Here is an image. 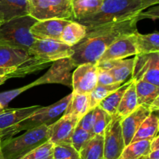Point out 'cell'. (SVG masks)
<instances>
[{
  "label": "cell",
  "instance_id": "cell-1",
  "mask_svg": "<svg viewBox=\"0 0 159 159\" xmlns=\"http://www.w3.org/2000/svg\"><path fill=\"white\" fill-rule=\"evenodd\" d=\"M139 15V14H138ZM138 16L130 19L87 28L85 38L72 47L71 58L76 65L98 61L102 54L116 40L138 32Z\"/></svg>",
  "mask_w": 159,
  "mask_h": 159
},
{
  "label": "cell",
  "instance_id": "cell-2",
  "mask_svg": "<svg viewBox=\"0 0 159 159\" xmlns=\"http://www.w3.org/2000/svg\"><path fill=\"white\" fill-rule=\"evenodd\" d=\"M142 11L141 0H103L97 12L76 22L87 28H93L133 18Z\"/></svg>",
  "mask_w": 159,
  "mask_h": 159
},
{
  "label": "cell",
  "instance_id": "cell-3",
  "mask_svg": "<svg viewBox=\"0 0 159 159\" xmlns=\"http://www.w3.org/2000/svg\"><path fill=\"white\" fill-rule=\"evenodd\" d=\"M50 139V125L28 130L21 136L9 138L0 142L4 159H21L23 156Z\"/></svg>",
  "mask_w": 159,
  "mask_h": 159
},
{
  "label": "cell",
  "instance_id": "cell-4",
  "mask_svg": "<svg viewBox=\"0 0 159 159\" xmlns=\"http://www.w3.org/2000/svg\"><path fill=\"white\" fill-rule=\"evenodd\" d=\"M37 22L29 15L3 22L0 26V44L28 51L36 40L31 35L30 28Z\"/></svg>",
  "mask_w": 159,
  "mask_h": 159
},
{
  "label": "cell",
  "instance_id": "cell-5",
  "mask_svg": "<svg viewBox=\"0 0 159 159\" xmlns=\"http://www.w3.org/2000/svg\"><path fill=\"white\" fill-rule=\"evenodd\" d=\"M71 97L72 93L68 95L52 105L45 107H41L20 124L7 128L11 138L22 130H28L42 125H49L48 124H53L54 120L59 117L65 111Z\"/></svg>",
  "mask_w": 159,
  "mask_h": 159
},
{
  "label": "cell",
  "instance_id": "cell-6",
  "mask_svg": "<svg viewBox=\"0 0 159 159\" xmlns=\"http://www.w3.org/2000/svg\"><path fill=\"white\" fill-rule=\"evenodd\" d=\"M27 12L37 21L74 20L71 0H27Z\"/></svg>",
  "mask_w": 159,
  "mask_h": 159
},
{
  "label": "cell",
  "instance_id": "cell-7",
  "mask_svg": "<svg viewBox=\"0 0 159 159\" xmlns=\"http://www.w3.org/2000/svg\"><path fill=\"white\" fill-rule=\"evenodd\" d=\"M48 62L31 56L27 51L0 44V68H26L34 67L43 69Z\"/></svg>",
  "mask_w": 159,
  "mask_h": 159
},
{
  "label": "cell",
  "instance_id": "cell-8",
  "mask_svg": "<svg viewBox=\"0 0 159 159\" xmlns=\"http://www.w3.org/2000/svg\"><path fill=\"white\" fill-rule=\"evenodd\" d=\"M77 68L71 57H65L53 62L51 68L44 75L33 82V85L37 86L44 84H61L72 88V74Z\"/></svg>",
  "mask_w": 159,
  "mask_h": 159
},
{
  "label": "cell",
  "instance_id": "cell-9",
  "mask_svg": "<svg viewBox=\"0 0 159 159\" xmlns=\"http://www.w3.org/2000/svg\"><path fill=\"white\" fill-rule=\"evenodd\" d=\"M31 56L48 62L71 57L74 52L71 47L52 40H36L28 50Z\"/></svg>",
  "mask_w": 159,
  "mask_h": 159
},
{
  "label": "cell",
  "instance_id": "cell-10",
  "mask_svg": "<svg viewBox=\"0 0 159 159\" xmlns=\"http://www.w3.org/2000/svg\"><path fill=\"white\" fill-rule=\"evenodd\" d=\"M132 79L159 86V52L135 55Z\"/></svg>",
  "mask_w": 159,
  "mask_h": 159
},
{
  "label": "cell",
  "instance_id": "cell-11",
  "mask_svg": "<svg viewBox=\"0 0 159 159\" xmlns=\"http://www.w3.org/2000/svg\"><path fill=\"white\" fill-rule=\"evenodd\" d=\"M103 138V159L119 158L126 147L123 138L120 117L116 115L112 116L104 132Z\"/></svg>",
  "mask_w": 159,
  "mask_h": 159
},
{
  "label": "cell",
  "instance_id": "cell-12",
  "mask_svg": "<svg viewBox=\"0 0 159 159\" xmlns=\"http://www.w3.org/2000/svg\"><path fill=\"white\" fill-rule=\"evenodd\" d=\"M98 67L94 63L78 65L72 74V93L89 95L97 86Z\"/></svg>",
  "mask_w": 159,
  "mask_h": 159
},
{
  "label": "cell",
  "instance_id": "cell-13",
  "mask_svg": "<svg viewBox=\"0 0 159 159\" xmlns=\"http://www.w3.org/2000/svg\"><path fill=\"white\" fill-rule=\"evenodd\" d=\"M79 118L71 114L63 115L55 123L50 124L49 141L54 145L71 144V137Z\"/></svg>",
  "mask_w": 159,
  "mask_h": 159
},
{
  "label": "cell",
  "instance_id": "cell-14",
  "mask_svg": "<svg viewBox=\"0 0 159 159\" xmlns=\"http://www.w3.org/2000/svg\"><path fill=\"white\" fill-rule=\"evenodd\" d=\"M132 55H137L134 34L124 36L112 43L96 63L121 60Z\"/></svg>",
  "mask_w": 159,
  "mask_h": 159
},
{
  "label": "cell",
  "instance_id": "cell-15",
  "mask_svg": "<svg viewBox=\"0 0 159 159\" xmlns=\"http://www.w3.org/2000/svg\"><path fill=\"white\" fill-rule=\"evenodd\" d=\"M69 20H46L37 21L30 28V34L35 40H52L60 41L64 27Z\"/></svg>",
  "mask_w": 159,
  "mask_h": 159
},
{
  "label": "cell",
  "instance_id": "cell-16",
  "mask_svg": "<svg viewBox=\"0 0 159 159\" xmlns=\"http://www.w3.org/2000/svg\"><path fill=\"white\" fill-rule=\"evenodd\" d=\"M152 113L148 107L144 106H138L136 110L126 117L121 119V128H122L123 138L126 146L131 143L143 121Z\"/></svg>",
  "mask_w": 159,
  "mask_h": 159
},
{
  "label": "cell",
  "instance_id": "cell-17",
  "mask_svg": "<svg viewBox=\"0 0 159 159\" xmlns=\"http://www.w3.org/2000/svg\"><path fill=\"white\" fill-rule=\"evenodd\" d=\"M96 64L99 68L110 71L114 79L115 82L124 84L132 79L134 57L130 59L109 61Z\"/></svg>",
  "mask_w": 159,
  "mask_h": 159
},
{
  "label": "cell",
  "instance_id": "cell-18",
  "mask_svg": "<svg viewBox=\"0 0 159 159\" xmlns=\"http://www.w3.org/2000/svg\"><path fill=\"white\" fill-rule=\"evenodd\" d=\"M40 107V106H32L24 108L5 109L0 113V130H5L20 124Z\"/></svg>",
  "mask_w": 159,
  "mask_h": 159
},
{
  "label": "cell",
  "instance_id": "cell-19",
  "mask_svg": "<svg viewBox=\"0 0 159 159\" xmlns=\"http://www.w3.org/2000/svg\"><path fill=\"white\" fill-rule=\"evenodd\" d=\"M26 15L27 0H0V17L3 22Z\"/></svg>",
  "mask_w": 159,
  "mask_h": 159
},
{
  "label": "cell",
  "instance_id": "cell-20",
  "mask_svg": "<svg viewBox=\"0 0 159 159\" xmlns=\"http://www.w3.org/2000/svg\"><path fill=\"white\" fill-rule=\"evenodd\" d=\"M86 34V26L76 21H70L62 30L60 42L72 48L83 40Z\"/></svg>",
  "mask_w": 159,
  "mask_h": 159
},
{
  "label": "cell",
  "instance_id": "cell-21",
  "mask_svg": "<svg viewBox=\"0 0 159 159\" xmlns=\"http://www.w3.org/2000/svg\"><path fill=\"white\" fill-rule=\"evenodd\" d=\"M103 0H71L73 21H79L99 11Z\"/></svg>",
  "mask_w": 159,
  "mask_h": 159
},
{
  "label": "cell",
  "instance_id": "cell-22",
  "mask_svg": "<svg viewBox=\"0 0 159 159\" xmlns=\"http://www.w3.org/2000/svg\"><path fill=\"white\" fill-rule=\"evenodd\" d=\"M137 55L159 52V34L158 32L148 34H134Z\"/></svg>",
  "mask_w": 159,
  "mask_h": 159
},
{
  "label": "cell",
  "instance_id": "cell-23",
  "mask_svg": "<svg viewBox=\"0 0 159 159\" xmlns=\"http://www.w3.org/2000/svg\"><path fill=\"white\" fill-rule=\"evenodd\" d=\"M158 125L159 119L158 115L155 114V113H152L143 121L132 139L131 143L144 140L152 141L153 138L158 135Z\"/></svg>",
  "mask_w": 159,
  "mask_h": 159
},
{
  "label": "cell",
  "instance_id": "cell-24",
  "mask_svg": "<svg viewBox=\"0 0 159 159\" xmlns=\"http://www.w3.org/2000/svg\"><path fill=\"white\" fill-rule=\"evenodd\" d=\"M135 88L138 106L149 107L154 100L159 96V86L153 84L140 81L135 82Z\"/></svg>",
  "mask_w": 159,
  "mask_h": 159
},
{
  "label": "cell",
  "instance_id": "cell-25",
  "mask_svg": "<svg viewBox=\"0 0 159 159\" xmlns=\"http://www.w3.org/2000/svg\"><path fill=\"white\" fill-rule=\"evenodd\" d=\"M138 107V99H137L136 88H135V82L132 79V82L128 87L123 96L122 99L120 101L117 111L116 116L120 117L121 119L126 117L129 114L134 111Z\"/></svg>",
  "mask_w": 159,
  "mask_h": 159
},
{
  "label": "cell",
  "instance_id": "cell-26",
  "mask_svg": "<svg viewBox=\"0 0 159 159\" xmlns=\"http://www.w3.org/2000/svg\"><path fill=\"white\" fill-rule=\"evenodd\" d=\"M131 82L132 79H130V81L123 84L118 89L110 93L106 99L101 101L100 103L99 104V107L106 113H108L110 116H115L116 114V111H117L118 107L120 103L123 96L126 90L130 86Z\"/></svg>",
  "mask_w": 159,
  "mask_h": 159
},
{
  "label": "cell",
  "instance_id": "cell-27",
  "mask_svg": "<svg viewBox=\"0 0 159 159\" xmlns=\"http://www.w3.org/2000/svg\"><path fill=\"white\" fill-rule=\"evenodd\" d=\"M103 135L93 136L79 151L81 159H103Z\"/></svg>",
  "mask_w": 159,
  "mask_h": 159
},
{
  "label": "cell",
  "instance_id": "cell-28",
  "mask_svg": "<svg viewBox=\"0 0 159 159\" xmlns=\"http://www.w3.org/2000/svg\"><path fill=\"white\" fill-rule=\"evenodd\" d=\"M89 110V95L72 93V97L64 112V115L71 114L81 119Z\"/></svg>",
  "mask_w": 159,
  "mask_h": 159
},
{
  "label": "cell",
  "instance_id": "cell-29",
  "mask_svg": "<svg viewBox=\"0 0 159 159\" xmlns=\"http://www.w3.org/2000/svg\"><path fill=\"white\" fill-rule=\"evenodd\" d=\"M150 140L130 143L126 146L118 159H141L148 156L150 152Z\"/></svg>",
  "mask_w": 159,
  "mask_h": 159
},
{
  "label": "cell",
  "instance_id": "cell-30",
  "mask_svg": "<svg viewBox=\"0 0 159 159\" xmlns=\"http://www.w3.org/2000/svg\"><path fill=\"white\" fill-rule=\"evenodd\" d=\"M122 83H113L109 85H97L89 94V108L93 110L99 106L101 101L107 97L110 93L116 91L122 85Z\"/></svg>",
  "mask_w": 159,
  "mask_h": 159
},
{
  "label": "cell",
  "instance_id": "cell-31",
  "mask_svg": "<svg viewBox=\"0 0 159 159\" xmlns=\"http://www.w3.org/2000/svg\"><path fill=\"white\" fill-rule=\"evenodd\" d=\"M112 116L98 106L93 109V128H92V135H103L106 128L109 123L110 122Z\"/></svg>",
  "mask_w": 159,
  "mask_h": 159
},
{
  "label": "cell",
  "instance_id": "cell-32",
  "mask_svg": "<svg viewBox=\"0 0 159 159\" xmlns=\"http://www.w3.org/2000/svg\"><path fill=\"white\" fill-rule=\"evenodd\" d=\"M54 144L48 141L30 152L21 159H54Z\"/></svg>",
  "mask_w": 159,
  "mask_h": 159
},
{
  "label": "cell",
  "instance_id": "cell-33",
  "mask_svg": "<svg viewBox=\"0 0 159 159\" xmlns=\"http://www.w3.org/2000/svg\"><path fill=\"white\" fill-rule=\"evenodd\" d=\"M53 158L54 159H81L79 153L71 144L54 145Z\"/></svg>",
  "mask_w": 159,
  "mask_h": 159
},
{
  "label": "cell",
  "instance_id": "cell-34",
  "mask_svg": "<svg viewBox=\"0 0 159 159\" xmlns=\"http://www.w3.org/2000/svg\"><path fill=\"white\" fill-rule=\"evenodd\" d=\"M93 138L91 134L89 132L86 131L82 127H77L75 129V131L71 137V145L73 146L75 149L79 152L82 147Z\"/></svg>",
  "mask_w": 159,
  "mask_h": 159
},
{
  "label": "cell",
  "instance_id": "cell-35",
  "mask_svg": "<svg viewBox=\"0 0 159 159\" xmlns=\"http://www.w3.org/2000/svg\"><path fill=\"white\" fill-rule=\"evenodd\" d=\"M34 85L33 83L26 85L25 86H22L20 88L15 89L9 90V91L3 92V93H0V106L2 107L3 109H6L8 104L11 102L13 99H15L16 96L20 95L21 93H24L26 90L30 89L33 88Z\"/></svg>",
  "mask_w": 159,
  "mask_h": 159
},
{
  "label": "cell",
  "instance_id": "cell-36",
  "mask_svg": "<svg viewBox=\"0 0 159 159\" xmlns=\"http://www.w3.org/2000/svg\"><path fill=\"white\" fill-rule=\"evenodd\" d=\"M39 71L38 68L34 67H26V68H0V76H7L10 78L24 77L27 75Z\"/></svg>",
  "mask_w": 159,
  "mask_h": 159
},
{
  "label": "cell",
  "instance_id": "cell-37",
  "mask_svg": "<svg viewBox=\"0 0 159 159\" xmlns=\"http://www.w3.org/2000/svg\"><path fill=\"white\" fill-rule=\"evenodd\" d=\"M115 82L114 79L110 71L98 68L97 73V85H109Z\"/></svg>",
  "mask_w": 159,
  "mask_h": 159
},
{
  "label": "cell",
  "instance_id": "cell-38",
  "mask_svg": "<svg viewBox=\"0 0 159 159\" xmlns=\"http://www.w3.org/2000/svg\"><path fill=\"white\" fill-rule=\"evenodd\" d=\"M93 110H89L85 116H82L80 120H79V123H78V126L86 131L89 132L92 134V128H93ZM93 136V135H92Z\"/></svg>",
  "mask_w": 159,
  "mask_h": 159
},
{
  "label": "cell",
  "instance_id": "cell-39",
  "mask_svg": "<svg viewBox=\"0 0 159 159\" xmlns=\"http://www.w3.org/2000/svg\"><path fill=\"white\" fill-rule=\"evenodd\" d=\"M159 18V7L158 5L155 6V7L152 8L149 10H148L147 12H142L141 13H139V15L138 16V20H143V19H152V20H158Z\"/></svg>",
  "mask_w": 159,
  "mask_h": 159
},
{
  "label": "cell",
  "instance_id": "cell-40",
  "mask_svg": "<svg viewBox=\"0 0 159 159\" xmlns=\"http://www.w3.org/2000/svg\"><path fill=\"white\" fill-rule=\"evenodd\" d=\"M159 2V0H141V8L143 10L151 7V6L158 5Z\"/></svg>",
  "mask_w": 159,
  "mask_h": 159
},
{
  "label": "cell",
  "instance_id": "cell-41",
  "mask_svg": "<svg viewBox=\"0 0 159 159\" xmlns=\"http://www.w3.org/2000/svg\"><path fill=\"white\" fill-rule=\"evenodd\" d=\"M159 150V136L157 135L150 143V152Z\"/></svg>",
  "mask_w": 159,
  "mask_h": 159
},
{
  "label": "cell",
  "instance_id": "cell-42",
  "mask_svg": "<svg viewBox=\"0 0 159 159\" xmlns=\"http://www.w3.org/2000/svg\"><path fill=\"white\" fill-rule=\"evenodd\" d=\"M148 108L152 113H158L159 110V96L154 100Z\"/></svg>",
  "mask_w": 159,
  "mask_h": 159
},
{
  "label": "cell",
  "instance_id": "cell-43",
  "mask_svg": "<svg viewBox=\"0 0 159 159\" xmlns=\"http://www.w3.org/2000/svg\"><path fill=\"white\" fill-rule=\"evenodd\" d=\"M9 138V134L7 129L5 130H0V142L5 139Z\"/></svg>",
  "mask_w": 159,
  "mask_h": 159
},
{
  "label": "cell",
  "instance_id": "cell-44",
  "mask_svg": "<svg viewBox=\"0 0 159 159\" xmlns=\"http://www.w3.org/2000/svg\"><path fill=\"white\" fill-rule=\"evenodd\" d=\"M148 157L149 159H159V150L150 152Z\"/></svg>",
  "mask_w": 159,
  "mask_h": 159
},
{
  "label": "cell",
  "instance_id": "cell-45",
  "mask_svg": "<svg viewBox=\"0 0 159 159\" xmlns=\"http://www.w3.org/2000/svg\"><path fill=\"white\" fill-rule=\"evenodd\" d=\"M9 78L7 76H0V85H2L3 83L6 82V80H8Z\"/></svg>",
  "mask_w": 159,
  "mask_h": 159
},
{
  "label": "cell",
  "instance_id": "cell-46",
  "mask_svg": "<svg viewBox=\"0 0 159 159\" xmlns=\"http://www.w3.org/2000/svg\"><path fill=\"white\" fill-rule=\"evenodd\" d=\"M0 159H4V158H3V156H2V153L1 147H0Z\"/></svg>",
  "mask_w": 159,
  "mask_h": 159
},
{
  "label": "cell",
  "instance_id": "cell-47",
  "mask_svg": "<svg viewBox=\"0 0 159 159\" xmlns=\"http://www.w3.org/2000/svg\"><path fill=\"white\" fill-rule=\"evenodd\" d=\"M3 110H4V109L2 108V107H1V106H0V113H2L3 112Z\"/></svg>",
  "mask_w": 159,
  "mask_h": 159
},
{
  "label": "cell",
  "instance_id": "cell-48",
  "mask_svg": "<svg viewBox=\"0 0 159 159\" xmlns=\"http://www.w3.org/2000/svg\"><path fill=\"white\" fill-rule=\"evenodd\" d=\"M141 159H149V158H148V156H144V157H142V158H141Z\"/></svg>",
  "mask_w": 159,
  "mask_h": 159
},
{
  "label": "cell",
  "instance_id": "cell-49",
  "mask_svg": "<svg viewBox=\"0 0 159 159\" xmlns=\"http://www.w3.org/2000/svg\"><path fill=\"white\" fill-rule=\"evenodd\" d=\"M3 23V21H2V18L1 17H0V26H1V25H2V23Z\"/></svg>",
  "mask_w": 159,
  "mask_h": 159
}]
</instances>
